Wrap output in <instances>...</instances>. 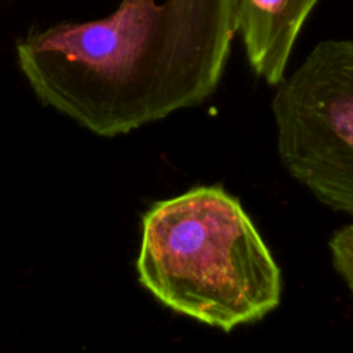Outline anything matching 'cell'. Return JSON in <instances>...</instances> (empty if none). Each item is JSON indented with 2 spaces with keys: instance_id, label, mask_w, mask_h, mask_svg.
Returning <instances> with one entry per match:
<instances>
[{
  "instance_id": "1",
  "label": "cell",
  "mask_w": 353,
  "mask_h": 353,
  "mask_svg": "<svg viewBox=\"0 0 353 353\" xmlns=\"http://www.w3.org/2000/svg\"><path fill=\"white\" fill-rule=\"evenodd\" d=\"M234 37V0H121L102 19L30 31L16 55L43 105L114 138L205 102Z\"/></svg>"
},
{
  "instance_id": "2",
  "label": "cell",
  "mask_w": 353,
  "mask_h": 353,
  "mask_svg": "<svg viewBox=\"0 0 353 353\" xmlns=\"http://www.w3.org/2000/svg\"><path fill=\"white\" fill-rule=\"evenodd\" d=\"M140 285L179 316L231 333L274 312L283 276L236 196L196 186L141 217Z\"/></svg>"
},
{
  "instance_id": "3",
  "label": "cell",
  "mask_w": 353,
  "mask_h": 353,
  "mask_svg": "<svg viewBox=\"0 0 353 353\" xmlns=\"http://www.w3.org/2000/svg\"><path fill=\"white\" fill-rule=\"evenodd\" d=\"M283 168L353 217V38L317 43L272 99Z\"/></svg>"
},
{
  "instance_id": "4",
  "label": "cell",
  "mask_w": 353,
  "mask_h": 353,
  "mask_svg": "<svg viewBox=\"0 0 353 353\" xmlns=\"http://www.w3.org/2000/svg\"><path fill=\"white\" fill-rule=\"evenodd\" d=\"M321 0H234V23L252 71L268 85L286 78L293 47Z\"/></svg>"
},
{
  "instance_id": "5",
  "label": "cell",
  "mask_w": 353,
  "mask_h": 353,
  "mask_svg": "<svg viewBox=\"0 0 353 353\" xmlns=\"http://www.w3.org/2000/svg\"><path fill=\"white\" fill-rule=\"evenodd\" d=\"M330 252L334 271L343 279L353 300V223L334 231L330 238Z\"/></svg>"
}]
</instances>
